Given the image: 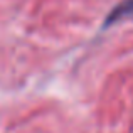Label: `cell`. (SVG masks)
Returning <instances> with one entry per match:
<instances>
[{
	"label": "cell",
	"instance_id": "cell-1",
	"mask_svg": "<svg viewBox=\"0 0 133 133\" xmlns=\"http://www.w3.org/2000/svg\"><path fill=\"white\" fill-rule=\"evenodd\" d=\"M121 20H133V0H123L121 3H118L106 17L104 25L110 27L116 22Z\"/></svg>",
	"mask_w": 133,
	"mask_h": 133
}]
</instances>
